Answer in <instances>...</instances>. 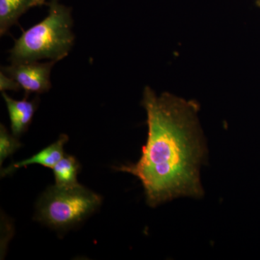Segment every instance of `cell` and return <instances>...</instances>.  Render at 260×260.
<instances>
[{"label":"cell","mask_w":260,"mask_h":260,"mask_svg":"<svg viewBox=\"0 0 260 260\" xmlns=\"http://www.w3.org/2000/svg\"><path fill=\"white\" fill-rule=\"evenodd\" d=\"M142 105L148 132L141 156L136 164L114 169L141 181L152 208L181 197L201 198L200 168L206 162L208 148L198 103L167 92L158 95L147 86Z\"/></svg>","instance_id":"obj_1"},{"label":"cell","mask_w":260,"mask_h":260,"mask_svg":"<svg viewBox=\"0 0 260 260\" xmlns=\"http://www.w3.org/2000/svg\"><path fill=\"white\" fill-rule=\"evenodd\" d=\"M48 5L47 16L15 40L9 51L12 63L44 59L57 62L69 54L75 42L71 11L58 0H50Z\"/></svg>","instance_id":"obj_2"},{"label":"cell","mask_w":260,"mask_h":260,"mask_svg":"<svg viewBox=\"0 0 260 260\" xmlns=\"http://www.w3.org/2000/svg\"><path fill=\"white\" fill-rule=\"evenodd\" d=\"M102 198L80 185L51 186L39 200L37 220L54 229H63L82 221L100 206Z\"/></svg>","instance_id":"obj_3"},{"label":"cell","mask_w":260,"mask_h":260,"mask_svg":"<svg viewBox=\"0 0 260 260\" xmlns=\"http://www.w3.org/2000/svg\"><path fill=\"white\" fill-rule=\"evenodd\" d=\"M55 61L47 62L12 63L9 66L3 67L1 72L15 80L23 88L25 96L30 93L41 94L50 90L51 69Z\"/></svg>","instance_id":"obj_4"},{"label":"cell","mask_w":260,"mask_h":260,"mask_svg":"<svg viewBox=\"0 0 260 260\" xmlns=\"http://www.w3.org/2000/svg\"><path fill=\"white\" fill-rule=\"evenodd\" d=\"M2 94L9 114L12 133L18 138L30 126L39 105V98L28 101L25 96L23 100L18 101L12 99L5 91Z\"/></svg>","instance_id":"obj_5"},{"label":"cell","mask_w":260,"mask_h":260,"mask_svg":"<svg viewBox=\"0 0 260 260\" xmlns=\"http://www.w3.org/2000/svg\"><path fill=\"white\" fill-rule=\"evenodd\" d=\"M68 135H61L55 143L43 149L30 158L25 159L22 161L14 162L6 169H3L1 172L2 177H5L11 174L20 168L28 167L32 164H38L42 167L53 169L64 156V145L65 143H68Z\"/></svg>","instance_id":"obj_6"},{"label":"cell","mask_w":260,"mask_h":260,"mask_svg":"<svg viewBox=\"0 0 260 260\" xmlns=\"http://www.w3.org/2000/svg\"><path fill=\"white\" fill-rule=\"evenodd\" d=\"M48 5L46 0H0V35L8 32L25 12L34 7Z\"/></svg>","instance_id":"obj_7"},{"label":"cell","mask_w":260,"mask_h":260,"mask_svg":"<svg viewBox=\"0 0 260 260\" xmlns=\"http://www.w3.org/2000/svg\"><path fill=\"white\" fill-rule=\"evenodd\" d=\"M52 169L56 186L70 188L79 185L77 177L80 170V164L73 155L64 154Z\"/></svg>","instance_id":"obj_8"},{"label":"cell","mask_w":260,"mask_h":260,"mask_svg":"<svg viewBox=\"0 0 260 260\" xmlns=\"http://www.w3.org/2000/svg\"><path fill=\"white\" fill-rule=\"evenodd\" d=\"M21 147V143L17 140L16 137L8 133L3 124L0 126V164L15 153Z\"/></svg>","instance_id":"obj_9"},{"label":"cell","mask_w":260,"mask_h":260,"mask_svg":"<svg viewBox=\"0 0 260 260\" xmlns=\"http://www.w3.org/2000/svg\"><path fill=\"white\" fill-rule=\"evenodd\" d=\"M20 88V85L15 80L5 74L3 72L0 73V90L2 92L5 91V90H15V91H17Z\"/></svg>","instance_id":"obj_10"},{"label":"cell","mask_w":260,"mask_h":260,"mask_svg":"<svg viewBox=\"0 0 260 260\" xmlns=\"http://www.w3.org/2000/svg\"><path fill=\"white\" fill-rule=\"evenodd\" d=\"M258 5L260 7V0H258Z\"/></svg>","instance_id":"obj_11"}]
</instances>
